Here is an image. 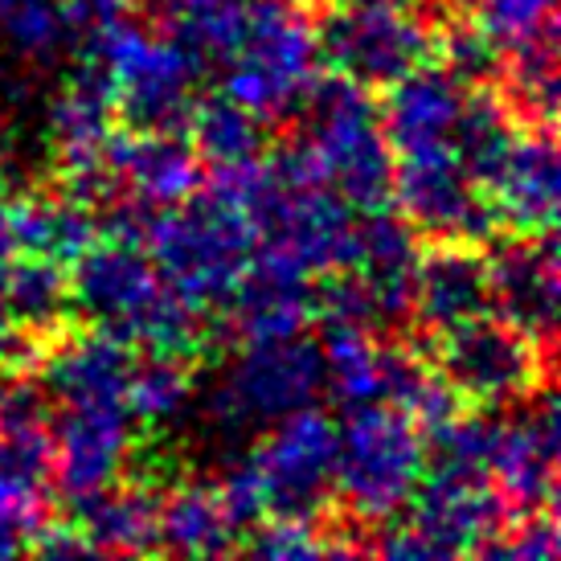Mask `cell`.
Returning a JSON list of instances; mask_svg holds the SVG:
<instances>
[{
	"label": "cell",
	"instance_id": "6da1fadb",
	"mask_svg": "<svg viewBox=\"0 0 561 561\" xmlns=\"http://www.w3.org/2000/svg\"><path fill=\"white\" fill-rule=\"evenodd\" d=\"M426 471V438L414 419L390 402L348 405L336 426L332 500L360 541L405 508Z\"/></svg>",
	"mask_w": 561,
	"mask_h": 561
},
{
	"label": "cell",
	"instance_id": "7a4b0ae2",
	"mask_svg": "<svg viewBox=\"0 0 561 561\" xmlns=\"http://www.w3.org/2000/svg\"><path fill=\"white\" fill-rule=\"evenodd\" d=\"M296 140L308 144L324 185L357 214L390 209L393 148L386 144L377 103L365 87L344 75H328L308 87L296 107Z\"/></svg>",
	"mask_w": 561,
	"mask_h": 561
},
{
	"label": "cell",
	"instance_id": "3957f363",
	"mask_svg": "<svg viewBox=\"0 0 561 561\" xmlns=\"http://www.w3.org/2000/svg\"><path fill=\"white\" fill-rule=\"evenodd\" d=\"M304 9L320 62L365 91H386L435 58L438 16L431 0H312Z\"/></svg>",
	"mask_w": 561,
	"mask_h": 561
},
{
	"label": "cell",
	"instance_id": "277c9868",
	"mask_svg": "<svg viewBox=\"0 0 561 561\" xmlns=\"http://www.w3.org/2000/svg\"><path fill=\"white\" fill-rule=\"evenodd\" d=\"M254 247L259 238L247 214L214 188H197L188 202L160 209L144 250L176 296L218 316L226 296L242 279Z\"/></svg>",
	"mask_w": 561,
	"mask_h": 561
},
{
	"label": "cell",
	"instance_id": "5b68a950",
	"mask_svg": "<svg viewBox=\"0 0 561 561\" xmlns=\"http://www.w3.org/2000/svg\"><path fill=\"white\" fill-rule=\"evenodd\" d=\"M410 344L451 386L459 402L483 410H508L529 398L537 386L553 381L558 365V353L541 348L533 336L492 312L468 316Z\"/></svg>",
	"mask_w": 561,
	"mask_h": 561
},
{
	"label": "cell",
	"instance_id": "8992f818",
	"mask_svg": "<svg viewBox=\"0 0 561 561\" xmlns=\"http://www.w3.org/2000/svg\"><path fill=\"white\" fill-rule=\"evenodd\" d=\"M402 513H410L405 525L386 520L365 537V553L398 561L463 558V553H480L513 516L488 476L447 468L422 471Z\"/></svg>",
	"mask_w": 561,
	"mask_h": 561
},
{
	"label": "cell",
	"instance_id": "52a82bcc",
	"mask_svg": "<svg viewBox=\"0 0 561 561\" xmlns=\"http://www.w3.org/2000/svg\"><path fill=\"white\" fill-rule=\"evenodd\" d=\"M320 70L312 16L299 0H254L234 58L221 66V94L259 119H291Z\"/></svg>",
	"mask_w": 561,
	"mask_h": 561
},
{
	"label": "cell",
	"instance_id": "ba28073f",
	"mask_svg": "<svg viewBox=\"0 0 561 561\" xmlns=\"http://www.w3.org/2000/svg\"><path fill=\"white\" fill-rule=\"evenodd\" d=\"M324 393V360L312 336H275V341L238 344V357L218 386L209 390L205 414L221 435H238L250 426L296 414L320 402Z\"/></svg>",
	"mask_w": 561,
	"mask_h": 561
},
{
	"label": "cell",
	"instance_id": "9c48e42d",
	"mask_svg": "<svg viewBox=\"0 0 561 561\" xmlns=\"http://www.w3.org/2000/svg\"><path fill=\"white\" fill-rule=\"evenodd\" d=\"M99 62L115 75V115L127 131H181L197 99L202 75L169 37H152L144 16H131L107 42Z\"/></svg>",
	"mask_w": 561,
	"mask_h": 561
},
{
	"label": "cell",
	"instance_id": "30bf717a",
	"mask_svg": "<svg viewBox=\"0 0 561 561\" xmlns=\"http://www.w3.org/2000/svg\"><path fill=\"white\" fill-rule=\"evenodd\" d=\"M250 463L263 480L266 516L324 520L332 516V468H336V422L324 410H296L266 422L254 438Z\"/></svg>",
	"mask_w": 561,
	"mask_h": 561
},
{
	"label": "cell",
	"instance_id": "8fae6325",
	"mask_svg": "<svg viewBox=\"0 0 561 561\" xmlns=\"http://www.w3.org/2000/svg\"><path fill=\"white\" fill-rule=\"evenodd\" d=\"M393 160V188L390 205H398L419 238H455L488 247L500 238V226L492 218V205L483 188L471 181L451 148H419L398 152Z\"/></svg>",
	"mask_w": 561,
	"mask_h": 561
},
{
	"label": "cell",
	"instance_id": "7c38bea8",
	"mask_svg": "<svg viewBox=\"0 0 561 561\" xmlns=\"http://www.w3.org/2000/svg\"><path fill=\"white\" fill-rule=\"evenodd\" d=\"M136 451V419L127 402H54L49 414V483L79 500L119 480Z\"/></svg>",
	"mask_w": 561,
	"mask_h": 561
},
{
	"label": "cell",
	"instance_id": "4fadbf2b",
	"mask_svg": "<svg viewBox=\"0 0 561 561\" xmlns=\"http://www.w3.org/2000/svg\"><path fill=\"white\" fill-rule=\"evenodd\" d=\"M558 386L546 381L504 419L488 480L508 513H541L558 500Z\"/></svg>",
	"mask_w": 561,
	"mask_h": 561
},
{
	"label": "cell",
	"instance_id": "5bb4252c",
	"mask_svg": "<svg viewBox=\"0 0 561 561\" xmlns=\"http://www.w3.org/2000/svg\"><path fill=\"white\" fill-rule=\"evenodd\" d=\"M488 296L500 320L558 353V230L549 234H500L483 247Z\"/></svg>",
	"mask_w": 561,
	"mask_h": 561
},
{
	"label": "cell",
	"instance_id": "9a60e30c",
	"mask_svg": "<svg viewBox=\"0 0 561 561\" xmlns=\"http://www.w3.org/2000/svg\"><path fill=\"white\" fill-rule=\"evenodd\" d=\"M483 197L492 205L500 234H549L558 230L561 160L558 127H520L504 160L488 176Z\"/></svg>",
	"mask_w": 561,
	"mask_h": 561
},
{
	"label": "cell",
	"instance_id": "2e32d148",
	"mask_svg": "<svg viewBox=\"0 0 561 561\" xmlns=\"http://www.w3.org/2000/svg\"><path fill=\"white\" fill-rule=\"evenodd\" d=\"M218 312V332H230L234 344L296 336L316 320L312 275L271 250L254 247L242 279L234 283V291L226 296Z\"/></svg>",
	"mask_w": 561,
	"mask_h": 561
},
{
	"label": "cell",
	"instance_id": "e0dca14e",
	"mask_svg": "<svg viewBox=\"0 0 561 561\" xmlns=\"http://www.w3.org/2000/svg\"><path fill=\"white\" fill-rule=\"evenodd\" d=\"M119 131L115 75L103 62L79 58L46 111V144L54 176H79L107 160V144Z\"/></svg>",
	"mask_w": 561,
	"mask_h": 561
},
{
	"label": "cell",
	"instance_id": "ac0fdd59",
	"mask_svg": "<svg viewBox=\"0 0 561 561\" xmlns=\"http://www.w3.org/2000/svg\"><path fill=\"white\" fill-rule=\"evenodd\" d=\"M480 312H492L483 247L455 242V238H431L426 247H419L410 324H405L414 332V341Z\"/></svg>",
	"mask_w": 561,
	"mask_h": 561
},
{
	"label": "cell",
	"instance_id": "d6986e66",
	"mask_svg": "<svg viewBox=\"0 0 561 561\" xmlns=\"http://www.w3.org/2000/svg\"><path fill=\"white\" fill-rule=\"evenodd\" d=\"M107 169L124 193L172 209L205 185V164L181 131H115L107 144Z\"/></svg>",
	"mask_w": 561,
	"mask_h": 561
},
{
	"label": "cell",
	"instance_id": "ffe728a7",
	"mask_svg": "<svg viewBox=\"0 0 561 561\" xmlns=\"http://www.w3.org/2000/svg\"><path fill=\"white\" fill-rule=\"evenodd\" d=\"M0 214H4L16 254H37V259L70 266L99 242V209L82 202L62 181L9 197Z\"/></svg>",
	"mask_w": 561,
	"mask_h": 561
},
{
	"label": "cell",
	"instance_id": "44dd1931",
	"mask_svg": "<svg viewBox=\"0 0 561 561\" xmlns=\"http://www.w3.org/2000/svg\"><path fill=\"white\" fill-rule=\"evenodd\" d=\"M160 483L124 471L119 480L94 488L75 500V525L87 537L91 553L144 558L160 553Z\"/></svg>",
	"mask_w": 561,
	"mask_h": 561
},
{
	"label": "cell",
	"instance_id": "7402d4cb",
	"mask_svg": "<svg viewBox=\"0 0 561 561\" xmlns=\"http://www.w3.org/2000/svg\"><path fill=\"white\" fill-rule=\"evenodd\" d=\"M414 263H419V234L402 214H390V209L357 214V242H353L348 266L369 287L381 328L410 324Z\"/></svg>",
	"mask_w": 561,
	"mask_h": 561
},
{
	"label": "cell",
	"instance_id": "603a6c76",
	"mask_svg": "<svg viewBox=\"0 0 561 561\" xmlns=\"http://www.w3.org/2000/svg\"><path fill=\"white\" fill-rule=\"evenodd\" d=\"M463 87L431 58L414 66L410 75L386 87V99L377 107L386 144L393 152H419V148H447L451 127L463 107Z\"/></svg>",
	"mask_w": 561,
	"mask_h": 561
},
{
	"label": "cell",
	"instance_id": "cb8c5ba5",
	"mask_svg": "<svg viewBox=\"0 0 561 561\" xmlns=\"http://www.w3.org/2000/svg\"><path fill=\"white\" fill-rule=\"evenodd\" d=\"M131 4L185 54L197 75H218L247 37L254 0H131Z\"/></svg>",
	"mask_w": 561,
	"mask_h": 561
},
{
	"label": "cell",
	"instance_id": "d4e9b609",
	"mask_svg": "<svg viewBox=\"0 0 561 561\" xmlns=\"http://www.w3.org/2000/svg\"><path fill=\"white\" fill-rule=\"evenodd\" d=\"M160 553L181 558H221L238 553V533L226 520L214 480L172 476L160 483Z\"/></svg>",
	"mask_w": 561,
	"mask_h": 561
},
{
	"label": "cell",
	"instance_id": "484cf974",
	"mask_svg": "<svg viewBox=\"0 0 561 561\" xmlns=\"http://www.w3.org/2000/svg\"><path fill=\"white\" fill-rule=\"evenodd\" d=\"M0 299L16 328L30 336L33 360L42 353V344L54 341L70 320V266L37 259V254H13V263L0 275Z\"/></svg>",
	"mask_w": 561,
	"mask_h": 561
},
{
	"label": "cell",
	"instance_id": "4316f807",
	"mask_svg": "<svg viewBox=\"0 0 561 561\" xmlns=\"http://www.w3.org/2000/svg\"><path fill=\"white\" fill-rule=\"evenodd\" d=\"M185 131L193 152L202 157L205 172L242 169L266 157L271 148V127L250 107L234 103L230 94H197L185 115Z\"/></svg>",
	"mask_w": 561,
	"mask_h": 561
},
{
	"label": "cell",
	"instance_id": "83f0119b",
	"mask_svg": "<svg viewBox=\"0 0 561 561\" xmlns=\"http://www.w3.org/2000/svg\"><path fill=\"white\" fill-rule=\"evenodd\" d=\"M320 360H324V390L348 405L381 402L386 386V336L369 324L320 320Z\"/></svg>",
	"mask_w": 561,
	"mask_h": 561
},
{
	"label": "cell",
	"instance_id": "f1b7e54d",
	"mask_svg": "<svg viewBox=\"0 0 561 561\" xmlns=\"http://www.w3.org/2000/svg\"><path fill=\"white\" fill-rule=\"evenodd\" d=\"M496 94L520 127H558V30L504 49Z\"/></svg>",
	"mask_w": 561,
	"mask_h": 561
},
{
	"label": "cell",
	"instance_id": "f546056e",
	"mask_svg": "<svg viewBox=\"0 0 561 561\" xmlns=\"http://www.w3.org/2000/svg\"><path fill=\"white\" fill-rule=\"evenodd\" d=\"M197 365L202 360L172 357V353H144L131 357L127 369V390L124 402L131 410L136 426L144 431H164L188 410L193 393H197Z\"/></svg>",
	"mask_w": 561,
	"mask_h": 561
},
{
	"label": "cell",
	"instance_id": "4dcf8cb0",
	"mask_svg": "<svg viewBox=\"0 0 561 561\" xmlns=\"http://www.w3.org/2000/svg\"><path fill=\"white\" fill-rule=\"evenodd\" d=\"M516 131H520V124L508 115L496 87H480V91L463 94V107H459L447 148L455 152V160L463 164L471 181L483 188L488 176L496 172V164L504 160V152H508V144L516 140Z\"/></svg>",
	"mask_w": 561,
	"mask_h": 561
},
{
	"label": "cell",
	"instance_id": "1f68e13d",
	"mask_svg": "<svg viewBox=\"0 0 561 561\" xmlns=\"http://www.w3.org/2000/svg\"><path fill=\"white\" fill-rule=\"evenodd\" d=\"M49 443L0 435V520L37 533L49 520Z\"/></svg>",
	"mask_w": 561,
	"mask_h": 561
},
{
	"label": "cell",
	"instance_id": "d6a6232c",
	"mask_svg": "<svg viewBox=\"0 0 561 561\" xmlns=\"http://www.w3.org/2000/svg\"><path fill=\"white\" fill-rule=\"evenodd\" d=\"M435 62L443 66L463 91H480V87H496L504 49L463 13H447V16H438Z\"/></svg>",
	"mask_w": 561,
	"mask_h": 561
},
{
	"label": "cell",
	"instance_id": "836d02e7",
	"mask_svg": "<svg viewBox=\"0 0 561 561\" xmlns=\"http://www.w3.org/2000/svg\"><path fill=\"white\" fill-rule=\"evenodd\" d=\"M0 46L21 62H49L66 49L62 0H0Z\"/></svg>",
	"mask_w": 561,
	"mask_h": 561
},
{
	"label": "cell",
	"instance_id": "e575fe53",
	"mask_svg": "<svg viewBox=\"0 0 561 561\" xmlns=\"http://www.w3.org/2000/svg\"><path fill=\"white\" fill-rule=\"evenodd\" d=\"M476 25L500 49L558 30V0H476Z\"/></svg>",
	"mask_w": 561,
	"mask_h": 561
},
{
	"label": "cell",
	"instance_id": "d590c367",
	"mask_svg": "<svg viewBox=\"0 0 561 561\" xmlns=\"http://www.w3.org/2000/svg\"><path fill=\"white\" fill-rule=\"evenodd\" d=\"M558 508L508 516V525L480 549V558H508V561H553L558 558Z\"/></svg>",
	"mask_w": 561,
	"mask_h": 561
},
{
	"label": "cell",
	"instance_id": "8d00e7d4",
	"mask_svg": "<svg viewBox=\"0 0 561 561\" xmlns=\"http://www.w3.org/2000/svg\"><path fill=\"white\" fill-rule=\"evenodd\" d=\"M214 488H218V500H221V508H226V520L234 525L238 541H242V533L254 529L266 516L263 480H259V471L250 463V455L230 459V463L221 468L218 480H214Z\"/></svg>",
	"mask_w": 561,
	"mask_h": 561
},
{
	"label": "cell",
	"instance_id": "74e56055",
	"mask_svg": "<svg viewBox=\"0 0 561 561\" xmlns=\"http://www.w3.org/2000/svg\"><path fill=\"white\" fill-rule=\"evenodd\" d=\"M30 553L37 558H91V546L75 520H54L49 516L42 529L30 537Z\"/></svg>",
	"mask_w": 561,
	"mask_h": 561
},
{
	"label": "cell",
	"instance_id": "f35d334b",
	"mask_svg": "<svg viewBox=\"0 0 561 561\" xmlns=\"http://www.w3.org/2000/svg\"><path fill=\"white\" fill-rule=\"evenodd\" d=\"M13 365H33V344L0 299V369H13Z\"/></svg>",
	"mask_w": 561,
	"mask_h": 561
},
{
	"label": "cell",
	"instance_id": "ab89813d",
	"mask_svg": "<svg viewBox=\"0 0 561 561\" xmlns=\"http://www.w3.org/2000/svg\"><path fill=\"white\" fill-rule=\"evenodd\" d=\"M4 209V205H0ZM13 238H9V226H4V214H0V275H4V266L13 263Z\"/></svg>",
	"mask_w": 561,
	"mask_h": 561
},
{
	"label": "cell",
	"instance_id": "60d3db41",
	"mask_svg": "<svg viewBox=\"0 0 561 561\" xmlns=\"http://www.w3.org/2000/svg\"><path fill=\"white\" fill-rule=\"evenodd\" d=\"M431 4H438L443 13H463V9H471L476 0H431Z\"/></svg>",
	"mask_w": 561,
	"mask_h": 561
}]
</instances>
